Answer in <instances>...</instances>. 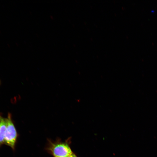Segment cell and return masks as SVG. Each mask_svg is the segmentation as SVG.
<instances>
[{"label": "cell", "mask_w": 157, "mask_h": 157, "mask_svg": "<svg viewBox=\"0 0 157 157\" xmlns=\"http://www.w3.org/2000/svg\"><path fill=\"white\" fill-rule=\"evenodd\" d=\"M70 157H77L74 154H73Z\"/></svg>", "instance_id": "277c9868"}, {"label": "cell", "mask_w": 157, "mask_h": 157, "mask_svg": "<svg viewBox=\"0 0 157 157\" xmlns=\"http://www.w3.org/2000/svg\"><path fill=\"white\" fill-rule=\"evenodd\" d=\"M6 128L5 132L4 144L14 150L18 137V134L12 120L10 113L8 114L6 118Z\"/></svg>", "instance_id": "7a4b0ae2"}, {"label": "cell", "mask_w": 157, "mask_h": 157, "mask_svg": "<svg viewBox=\"0 0 157 157\" xmlns=\"http://www.w3.org/2000/svg\"><path fill=\"white\" fill-rule=\"evenodd\" d=\"M47 149L54 157H70L73 154L66 142L59 141H50Z\"/></svg>", "instance_id": "6da1fadb"}, {"label": "cell", "mask_w": 157, "mask_h": 157, "mask_svg": "<svg viewBox=\"0 0 157 157\" xmlns=\"http://www.w3.org/2000/svg\"></svg>", "instance_id": "5b68a950"}, {"label": "cell", "mask_w": 157, "mask_h": 157, "mask_svg": "<svg viewBox=\"0 0 157 157\" xmlns=\"http://www.w3.org/2000/svg\"><path fill=\"white\" fill-rule=\"evenodd\" d=\"M6 128V118L0 114V147L4 143V138Z\"/></svg>", "instance_id": "3957f363"}]
</instances>
